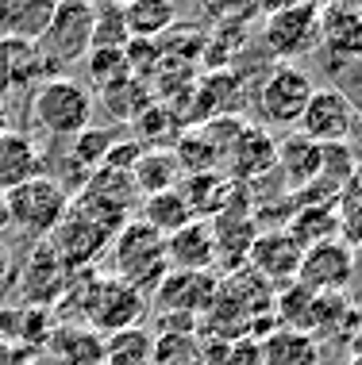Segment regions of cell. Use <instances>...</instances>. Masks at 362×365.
<instances>
[{"label":"cell","instance_id":"obj_29","mask_svg":"<svg viewBox=\"0 0 362 365\" xmlns=\"http://www.w3.org/2000/svg\"><path fill=\"white\" fill-rule=\"evenodd\" d=\"M151 365H204L201 331H159Z\"/></svg>","mask_w":362,"mask_h":365},{"label":"cell","instance_id":"obj_23","mask_svg":"<svg viewBox=\"0 0 362 365\" xmlns=\"http://www.w3.org/2000/svg\"><path fill=\"white\" fill-rule=\"evenodd\" d=\"M258 346H262V365H320V358H324L312 334L286 327H273Z\"/></svg>","mask_w":362,"mask_h":365},{"label":"cell","instance_id":"obj_26","mask_svg":"<svg viewBox=\"0 0 362 365\" xmlns=\"http://www.w3.org/2000/svg\"><path fill=\"white\" fill-rule=\"evenodd\" d=\"M124 24L131 38L154 43L178 24V8L166 4V0H131V4H124Z\"/></svg>","mask_w":362,"mask_h":365},{"label":"cell","instance_id":"obj_11","mask_svg":"<svg viewBox=\"0 0 362 365\" xmlns=\"http://www.w3.org/2000/svg\"><path fill=\"white\" fill-rule=\"evenodd\" d=\"M216 277L212 273H166L154 289V308L159 319H197L216 300Z\"/></svg>","mask_w":362,"mask_h":365},{"label":"cell","instance_id":"obj_36","mask_svg":"<svg viewBox=\"0 0 362 365\" xmlns=\"http://www.w3.org/2000/svg\"><path fill=\"white\" fill-rule=\"evenodd\" d=\"M24 358H27V354H24V350H16L12 342H8L4 334H0V365H19Z\"/></svg>","mask_w":362,"mask_h":365},{"label":"cell","instance_id":"obj_37","mask_svg":"<svg viewBox=\"0 0 362 365\" xmlns=\"http://www.w3.org/2000/svg\"><path fill=\"white\" fill-rule=\"evenodd\" d=\"M8 273H12V254H8V246L0 242V284L8 281Z\"/></svg>","mask_w":362,"mask_h":365},{"label":"cell","instance_id":"obj_33","mask_svg":"<svg viewBox=\"0 0 362 365\" xmlns=\"http://www.w3.org/2000/svg\"><path fill=\"white\" fill-rule=\"evenodd\" d=\"M127 43L124 4H93V51H124Z\"/></svg>","mask_w":362,"mask_h":365},{"label":"cell","instance_id":"obj_39","mask_svg":"<svg viewBox=\"0 0 362 365\" xmlns=\"http://www.w3.org/2000/svg\"><path fill=\"white\" fill-rule=\"evenodd\" d=\"M12 131V112H8V104L0 101V135H8Z\"/></svg>","mask_w":362,"mask_h":365},{"label":"cell","instance_id":"obj_30","mask_svg":"<svg viewBox=\"0 0 362 365\" xmlns=\"http://www.w3.org/2000/svg\"><path fill=\"white\" fill-rule=\"evenodd\" d=\"M151 354H154V334L143 327H131L104 339L101 365H151Z\"/></svg>","mask_w":362,"mask_h":365},{"label":"cell","instance_id":"obj_38","mask_svg":"<svg viewBox=\"0 0 362 365\" xmlns=\"http://www.w3.org/2000/svg\"><path fill=\"white\" fill-rule=\"evenodd\" d=\"M19 365H58V361H54V358H51V354H46V350H39V354H27V358L19 361Z\"/></svg>","mask_w":362,"mask_h":365},{"label":"cell","instance_id":"obj_8","mask_svg":"<svg viewBox=\"0 0 362 365\" xmlns=\"http://www.w3.org/2000/svg\"><path fill=\"white\" fill-rule=\"evenodd\" d=\"M358 120H362V108L347 101L343 88L320 85L316 93H312L305 115H301L297 131L305 135V139L320 143V146H347V139L355 135Z\"/></svg>","mask_w":362,"mask_h":365},{"label":"cell","instance_id":"obj_1","mask_svg":"<svg viewBox=\"0 0 362 365\" xmlns=\"http://www.w3.org/2000/svg\"><path fill=\"white\" fill-rule=\"evenodd\" d=\"M166 273H170V265H166V239L159 231H151L146 223L127 220L112 239V277L146 296L159 289Z\"/></svg>","mask_w":362,"mask_h":365},{"label":"cell","instance_id":"obj_28","mask_svg":"<svg viewBox=\"0 0 362 365\" xmlns=\"http://www.w3.org/2000/svg\"><path fill=\"white\" fill-rule=\"evenodd\" d=\"M101 104L109 108V115L112 120H120V123H135L139 115L151 108V85L139 81V77H127V81L120 85H112V88H104L101 93Z\"/></svg>","mask_w":362,"mask_h":365},{"label":"cell","instance_id":"obj_34","mask_svg":"<svg viewBox=\"0 0 362 365\" xmlns=\"http://www.w3.org/2000/svg\"><path fill=\"white\" fill-rule=\"evenodd\" d=\"M85 73H89V85H85L89 93H104V88H112V85H120L131 77L124 51H89Z\"/></svg>","mask_w":362,"mask_h":365},{"label":"cell","instance_id":"obj_43","mask_svg":"<svg viewBox=\"0 0 362 365\" xmlns=\"http://www.w3.org/2000/svg\"><path fill=\"white\" fill-rule=\"evenodd\" d=\"M347 365H362V358H351V361H347Z\"/></svg>","mask_w":362,"mask_h":365},{"label":"cell","instance_id":"obj_41","mask_svg":"<svg viewBox=\"0 0 362 365\" xmlns=\"http://www.w3.org/2000/svg\"><path fill=\"white\" fill-rule=\"evenodd\" d=\"M351 358H362V315H358V331H355V342H351Z\"/></svg>","mask_w":362,"mask_h":365},{"label":"cell","instance_id":"obj_25","mask_svg":"<svg viewBox=\"0 0 362 365\" xmlns=\"http://www.w3.org/2000/svg\"><path fill=\"white\" fill-rule=\"evenodd\" d=\"M358 315L362 308L347 300V292L339 296H324L320 300V319H316V342H339V346H351L355 342V331H358Z\"/></svg>","mask_w":362,"mask_h":365},{"label":"cell","instance_id":"obj_35","mask_svg":"<svg viewBox=\"0 0 362 365\" xmlns=\"http://www.w3.org/2000/svg\"><path fill=\"white\" fill-rule=\"evenodd\" d=\"M336 212H339V239L362 250V177L347 181V189L336 200Z\"/></svg>","mask_w":362,"mask_h":365},{"label":"cell","instance_id":"obj_18","mask_svg":"<svg viewBox=\"0 0 362 365\" xmlns=\"http://www.w3.org/2000/svg\"><path fill=\"white\" fill-rule=\"evenodd\" d=\"M54 16L51 0H0V38L39 43Z\"/></svg>","mask_w":362,"mask_h":365},{"label":"cell","instance_id":"obj_5","mask_svg":"<svg viewBox=\"0 0 362 365\" xmlns=\"http://www.w3.org/2000/svg\"><path fill=\"white\" fill-rule=\"evenodd\" d=\"M85 289V319L93 323L101 334H120L139 327L143 312H146V296L135 292L131 284L116 281V277H96L89 273V281H77Z\"/></svg>","mask_w":362,"mask_h":365},{"label":"cell","instance_id":"obj_13","mask_svg":"<svg viewBox=\"0 0 362 365\" xmlns=\"http://www.w3.org/2000/svg\"><path fill=\"white\" fill-rule=\"evenodd\" d=\"M223 162H228V177H231V181H236V185H251V181L266 177L273 165H278V139H273L266 127L243 123V131L236 135V143L228 146Z\"/></svg>","mask_w":362,"mask_h":365},{"label":"cell","instance_id":"obj_14","mask_svg":"<svg viewBox=\"0 0 362 365\" xmlns=\"http://www.w3.org/2000/svg\"><path fill=\"white\" fill-rule=\"evenodd\" d=\"M166 265H170V273H212V265H216L212 223L193 220L189 227L174 231L166 239Z\"/></svg>","mask_w":362,"mask_h":365},{"label":"cell","instance_id":"obj_21","mask_svg":"<svg viewBox=\"0 0 362 365\" xmlns=\"http://www.w3.org/2000/svg\"><path fill=\"white\" fill-rule=\"evenodd\" d=\"M320 300H324V296H316L312 289H305V284L293 281L281 292H273V319H278V327H286V331L316 334Z\"/></svg>","mask_w":362,"mask_h":365},{"label":"cell","instance_id":"obj_32","mask_svg":"<svg viewBox=\"0 0 362 365\" xmlns=\"http://www.w3.org/2000/svg\"><path fill=\"white\" fill-rule=\"evenodd\" d=\"M70 158H74V165L85 173V181H89V173H96L104 165V158H109L112 150V143H116V131H109V127H89V131H81L77 139H70Z\"/></svg>","mask_w":362,"mask_h":365},{"label":"cell","instance_id":"obj_24","mask_svg":"<svg viewBox=\"0 0 362 365\" xmlns=\"http://www.w3.org/2000/svg\"><path fill=\"white\" fill-rule=\"evenodd\" d=\"M131 181H135V189H139V196L146 200V196L178 189L181 185V165H178V158H174L170 146H166V150H143V158L131 170Z\"/></svg>","mask_w":362,"mask_h":365},{"label":"cell","instance_id":"obj_6","mask_svg":"<svg viewBox=\"0 0 362 365\" xmlns=\"http://www.w3.org/2000/svg\"><path fill=\"white\" fill-rule=\"evenodd\" d=\"M262 43L278 66H293L297 58L320 51V4H286L266 12Z\"/></svg>","mask_w":362,"mask_h":365},{"label":"cell","instance_id":"obj_9","mask_svg":"<svg viewBox=\"0 0 362 365\" xmlns=\"http://www.w3.org/2000/svg\"><path fill=\"white\" fill-rule=\"evenodd\" d=\"M358 269V254L355 246H347L343 239L336 242H320L312 250L301 254V269H297V284H305L316 296H339L347 292V284L355 281Z\"/></svg>","mask_w":362,"mask_h":365},{"label":"cell","instance_id":"obj_2","mask_svg":"<svg viewBox=\"0 0 362 365\" xmlns=\"http://www.w3.org/2000/svg\"><path fill=\"white\" fill-rule=\"evenodd\" d=\"M31 123L51 139H77L93 127V93L74 77H51L31 96Z\"/></svg>","mask_w":362,"mask_h":365},{"label":"cell","instance_id":"obj_12","mask_svg":"<svg viewBox=\"0 0 362 365\" xmlns=\"http://www.w3.org/2000/svg\"><path fill=\"white\" fill-rule=\"evenodd\" d=\"M320 51L331 66L362 62V8L358 4H320Z\"/></svg>","mask_w":362,"mask_h":365},{"label":"cell","instance_id":"obj_27","mask_svg":"<svg viewBox=\"0 0 362 365\" xmlns=\"http://www.w3.org/2000/svg\"><path fill=\"white\" fill-rule=\"evenodd\" d=\"M139 223H146L151 231H159L162 239H170L174 231H181V227L193 223V212H189V204L181 200V192L170 189V192H159V196H146L139 204Z\"/></svg>","mask_w":362,"mask_h":365},{"label":"cell","instance_id":"obj_16","mask_svg":"<svg viewBox=\"0 0 362 365\" xmlns=\"http://www.w3.org/2000/svg\"><path fill=\"white\" fill-rule=\"evenodd\" d=\"M273 170H281V177H286V185L293 192L308 189L320 177V170H324V146L305 139L301 131H293L286 139H278V165Z\"/></svg>","mask_w":362,"mask_h":365},{"label":"cell","instance_id":"obj_4","mask_svg":"<svg viewBox=\"0 0 362 365\" xmlns=\"http://www.w3.org/2000/svg\"><path fill=\"white\" fill-rule=\"evenodd\" d=\"M39 54L51 70H70L93 51V4L89 0H62L39 38Z\"/></svg>","mask_w":362,"mask_h":365},{"label":"cell","instance_id":"obj_17","mask_svg":"<svg viewBox=\"0 0 362 365\" xmlns=\"http://www.w3.org/2000/svg\"><path fill=\"white\" fill-rule=\"evenodd\" d=\"M178 192H181V200L189 204L193 220L208 223V220H216V215L228 208L231 192H236V181H231L223 170H216V173H193V177H181Z\"/></svg>","mask_w":362,"mask_h":365},{"label":"cell","instance_id":"obj_22","mask_svg":"<svg viewBox=\"0 0 362 365\" xmlns=\"http://www.w3.org/2000/svg\"><path fill=\"white\" fill-rule=\"evenodd\" d=\"M0 66H4L8 81L12 88H24V85H43L58 77L51 66L43 62V54H39L35 43H16V38H0Z\"/></svg>","mask_w":362,"mask_h":365},{"label":"cell","instance_id":"obj_7","mask_svg":"<svg viewBox=\"0 0 362 365\" xmlns=\"http://www.w3.org/2000/svg\"><path fill=\"white\" fill-rule=\"evenodd\" d=\"M312 93H316V81L301 66H273L266 73V81L258 85V115L266 123V131L270 127L297 131Z\"/></svg>","mask_w":362,"mask_h":365},{"label":"cell","instance_id":"obj_44","mask_svg":"<svg viewBox=\"0 0 362 365\" xmlns=\"http://www.w3.org/2000/svg\"><path fill=\"white\" fill-rule=\"evenodd\" d=\"M358 123H362V120H358Z\"/></svg>","mask_w":362,"mask_h":365},{"label":"cell","instance_id":"obj_40","mask_svg":"<svg viewBox=\"0 0 362 365\" xmlns=\"http://www.w3.org/2000/svg\"><path fill=\"white\" fill-rule=\"evenodd\" d=\"M8 227H12L8 223V192H0V235H4Z\"/></svg>","mask_w":362,"mask_h":365},{"label":"cell","instance_id":"obj_3","mask_svg":"<svg viewBox=\"0 0 362 365\" xmlns=\"http://www.w3.org/2000/svg\"><path fill=\"white\" fill-rule=\"evenodd\" d=\"M70 204H74L70 189H66L58 177L43 173V177H35V181H27V185H19V189L8 192V223H12L24 239L43 242L58 231V223L66 220Z\"/></svg>","mask_w":362,"mask_h":365},{"label":"cell","instance_id":"obj_19","mask_svg":"<svg viewBox=\"0 0 362 365\" xmlns=\"http://www.w3.org/2000/svg\"><path fill=\"white\" fill-rule=\"evenodd\" d=\"M46 354H51L58 365H101L104 339L96 331H89L85 323H62V327L51 331Z\"/></svg>","mask_w":362,"mask_h":365},{"label":"cell","instance_id":"obj_15","mask_svg":"<svg viewBox=\"0 0 362 365\" xmlns=\"http://www.w3.org/2000/svg\"><path fill=\"white\" fill-rule=\"evenodd\" d=\"M43 150L31 135L24 131H8L0 135V192H12L19 185L43 177Z\"/></svg>","mask_w":362,"mask_h":365},{"label":"cell","instance_id":"obj_20","mask_svg":"<svg viewBox=\"0 0 362 365\" xmlns=\"http://www.w3.org/2000/svg\"><path fill=\"white\" fill-rule=\"evenodd\" d=\"M286 231L301 250H312L320 242H336L339 239V212H336V204H301V208H293Z\"/></svg>","mask_w":362,"mask_h":365},{"label":"cell","instance_id":"obj_42","mask_svg":"<svg viewBox=\"0 0 362 365\" xmlns=\"http://www.w3.org/2000/svg\"><path fill=\"white\" fill-rule=\"evenodd\" d=\"M4 93H12V81H8V73H4V66H0V96Z\"/></svg>","mask_w":362,"mask_h":365},{"label":"cell","instance_id":"obj_10","mask_svg":"<svg viewBox=\"0 0 362 365\" xmlns=\"http://www.w3.org/2000/svg\"><path fill=\"white\" fill-rule=\"evenodd\" d=\"M301 246L289 239L286 227H273V231H258L247 250V269L254 273L258 281H266L273 292H281L286 284L297 281V269H301Z\"/></svg>","mask_w":362,"mask_h":365},{"label":"cell","instance_id":"obj_31","mask_svg":"<svg viewBox=\"0 0 362 365\" xmlns=\"http://www.w3.org/2000/svg\"><path fill=\"white\" fill-rule=\"evenodd\" d=\"M131 127L139 131V143L146 150H166V143H174L181 135V115L162 104H151Z\"/></svg>","mask_w":362,"mask_h":365}]
</instances>
